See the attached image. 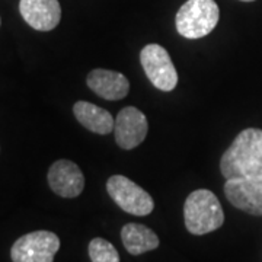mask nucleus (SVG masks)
<instances>
[{
  "instance_id": "f257e3e1",
  "label": "nucleus",
  "mask_w": 262,
  "mask_h": 262,
  "mask_svg": "<svg viewBox=\"0 0 262 262\" xmlns=\"http://www.w3.org/2000/svg\"><path fill=\"white\" fill-rule=\"evenodd\" d=\"M220 170L226 179L262 175V130L245 128L220 159Z\"/></svg>"
},
{
  "instance_id": "f03ea898",
  "label": "nucleus",
  "mask_w": 262,
  "mask_h": 262,
  "mask_svg": "<svg viewBox=\"0 0 262 262\" xmlns=\"http://www.w3.org/2000/svg\"><path fill=\"white\" fill-rule=\"evenodd\" d=\"M184 220L189 233H211L225 223V213L219 198L208 189L192 191L184 204Z\"/></svg>"
},
{
  "instance_id": "7ed1b4c3",
  "label": "nucleus",
  "mask_w": 262,
  "mask_h": 262,
  "mask_svg": "<svg viewBox=\"0 0 262 262\" xmlns=\"http://www.w3.org/2000/svg\"><path fill=\"white\" fill-rule=\"evenodd\" d=\"M220 9L214 0H188L179 8L175 24L179 35L198 39L208 35L217 27Z\"/></svg>"
},
{
  "instance_id": "20e7f679",
  "label": "nucleus",
  "mask_w": 262,
  "mask_h": 262,
  "mask_svg": "<svg viewBox=\"0 0 262 262\" xmlns=\"http://www.w3.org/2000/svg\"><path fill=\"white\" fill-rule=\"evenodd\" d=\"M106 191L114 203L128 214L144 217L155 208L153 198L149 192L124 175H114L108 179Z\"/></svg>"
},
{
  "instance_id": "39448f33",
  "label": "nucleus",
  "mask_w": 262,
  "mask_h": 262,
  "mask_svg": "<svg viewBox=\"0 0 262 262\" xmlns=\"http://www.w3.org/2000/svg\"><path fill=\"white\" fill-rule=\"evenodd\" d=\"M60 239L48 230H35L20 236L10 249L12 262H54Z\"/></svg>"
},
{
  "instance_id": "423d86ee",
  "label": "nucleus",
  "mask_w": 262,
  "mask_h": 262,
  "mask_svg": "<svg viewBox=\"0 0 262 262\" xmlns=\"http://www.w3.org/2000/svg\"><path fill=\"white\" fill-rule=\"evenodd\" d=\"M140 61L151 84L163 92H170L178 84V73L169 53L159 44H149L141 50Z\"/></svg>"
},
{
  "instance_id": "0eeeda50",
  "label": "nucleus",
  "mask_w": 262,
  "mask_h": 262,
  "mask_svg": "<svg viewBox=\"0 0 262 262\" xmlns=\"http://www.w3.org/2000/svg\"><path fill=\"white\" fill-rule=\"evenodd\" d=\"M225 194L236 208L252 215H262V175L227 179Z\"/></svg>"
},
{
  "instance_id": "6e6552de",
  "label": "nucleus",
  "mask_w": 262,
  "mask_h": 262,
  "mask_svg": "<svg viewBox=\"0 0 262 262\" xmlns=\"http://www.w3.org/2000/svg\"><path fill=\"white\" fill-rule=\"evenodd\" d=\"M149 131L146 115L136 106H125L118 113L114 124L117 144L124 150H131L141 144Z\"/></svg>"
},
{
  "instance_id": "1a4fd4ad",
  "label": "nucleus",
  "mask_w": 262,
  "mask_h": 262,
  "mask_svg": "<svg viewBox=\"0 0 262 262\" xmlns=\"http://www.w3.org/2000/svg\"><path fill=\"white\" fill-rule=\"evenodd\" d=\"M47 179L50 188L58 196L76 198L83 192V173L72 160L60 159L54 162L48 170Z\"/></svg>"
},
{
  "instance_id": "9d476101",
  "label": "nucleus",
  "mask_w": 262,
  "mask_h": 262,
  "mask_svg": "<svg viewBox=\"0 0 262 262\" xmlns=\"http://www.w3.org/2000/svg\"><path fill=\"white\" fill-rule=\"evenodd\" d=\"M19 12L31 28L41 32L53 31L61 19L58 0H20Z\"/></svg>"
},
{
  "instance_id": "9b49d317",
  "label": "nucleus",
  "mask_w": 262,
  "mask_h": 262,
  "mask_svg": "<svg viewBox=\"0 0 262 262\" xmlns=\"http://www.w3.org/2000/svg\"><path fill=\"white\" fill-rule=\"evenodd\" d=\"M86 83L89 89L106 101H120L130 92V82L120 72L95 69L88 77Z\"/></svg>"
},
{
  "instance_id": "f8f14e48",
  "label": "nucleus",
  "mask_w": 262,
  "mask_h": 262,
  "mask_svg": "<svg viewBox=\"0 0 262 262\" xmlns=\"http://www.w3.org/2000/svg\"><path fill=\"white\" fill-rule=\"evenodd\" d=\"M73 114L76 120L92 133L96 134H108L114 131L115 120L113 115L95 103L86 101H77L73 106Z\"/></svg>"
},
{
  "instance_id": "ddd939ff",
  "label": "nucleus",
  "mask_w": 262,
  "mask_h": 262,
  "mask_svg": "<svg viewBox=\"0 0 262 262\" xmlns=\"http://www.w3.org/2000/svg\"><path fill=\"white\" fill-rule=\"evenodd\" d=\"M121 241L127 252L131 255L153 251L159 246V237L147 226L128 223L121 229Z\"/></svg>"
},
{
  "instance_id": "4468645a",
  "label": "nucleus",
  "mask_w": 262,
  "mask_h": 262,
  "mask_svg": "<svg viewBox=\"0 0 262 262\" xmlns=\"http://www.w3.org/2000/svg\"><path fill=\"white\" fill-rule=\"evenodd\" d=\"M92 262H120V253L111 242L102 237H95L88 246Z\"/></svg>"
},
{
  "instance_id": "2eb2a0df",
  "label": "nucleus",
  "mask_w": 262,
  "mask_h": 262,
  "mask_svg": "<svg viewBox=\"0 0 262 262\" xmlns=\"http://www.w3.org/2000/svg\"><path fill=\"white\" fill-rule=\"evenodd\" d=\"M241 2H255V0H241Z\"/></svg>"
},
{
  "instance_id": "dca6fc26",
  "label": "nucleus",
  "mask_w": 262,
  "mask_h": 262,
  "mask_svg": "<svg viewBox=\"0 0 262 262\" xmlns=\"http://www.w3.org/2000/svg\"><path fill=\"white\" fill-rule=\"evenodd\" d=\"M0 24H2V20H0Z\"/></svg>"
}]
</instances>
